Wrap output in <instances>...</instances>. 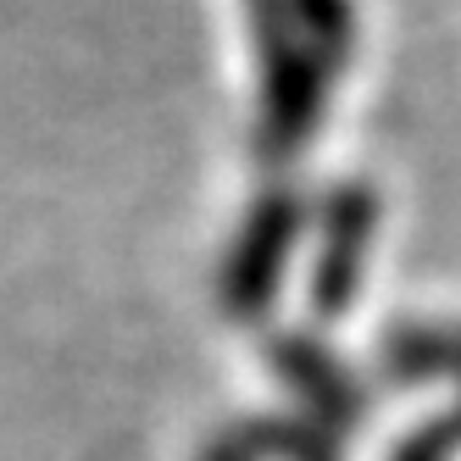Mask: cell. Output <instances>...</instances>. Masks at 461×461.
Wrapping results in <instances>:
<instances>
[{"label": "cell", "instance_id": "1", "mask_svg": "<svg viewBox=\"0 0 461 461\" xmlns=\"http://www.w3.org/2000/svg\"><path fill=\"white\" fill-rule=\"evenodd\" d=\"M250 34H256V61H261V150L273 161L294 156L322 117L328 101V73L317 50L294 28V0H245Z\"/></svg>", "mask_w": 461, "mask_h": 461}, {"label": "cell", "instance_id": "2", "mask_svg": "<svg viewBox=\"0 0 461 461\" xmlns=\"http://www.w3.org/2000/svg\"><path fill=\"white\" fill-rule=\"evenodd\" d=\"M294 28L328 73L356 56V6L350 0H294Z\"/></svg>", "mask_w": 461, "mask_h": 461}]
</instances>
